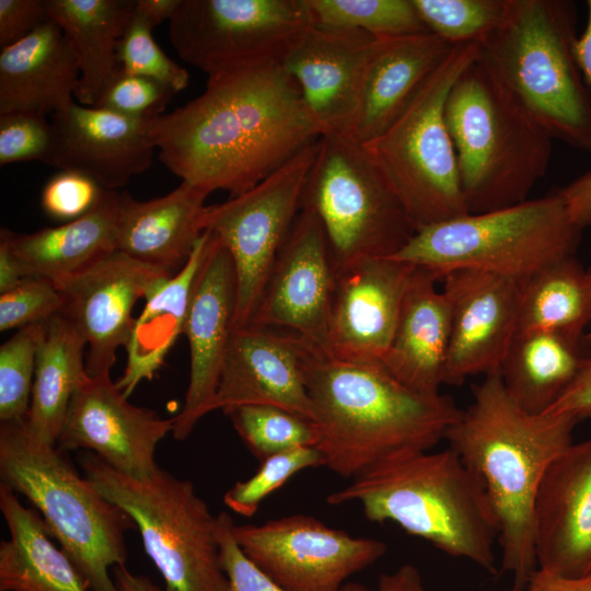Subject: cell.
I'll return each instance as SVG.
<instances>
[{
    "instance_id": "cell-44",
    "label": "cell",
    "mask_w": 591,
    "mask_h": 591,
    "mask_svg": "<svg viewBox=\"0 0 591 591\" xmlns=\"http://www.w3.org/2000/svg\"><path fill=\"white\" fill-rule=\"evenodd\" d=\"M61 309L62 297L53 281L25 277L13 289L0 293V331L46 323Z\"/></svg>"
},
{
    "instance_id": "cell-35",
    "label": "cell",
    "mask_w": 591,
    "mask_h": 591,
    "mask_svg": "<svg viewBox=\"0 0 591 591\" xmlns=\"http://www.w3.org/2000/svg\"><path fill=\"white\" fill-rule=\"evenodd\" d=\"M591 325V266L575 255L542 268L520 285L518 332H586Z\"/></svg>"
},
{
    "instance_id": "cell-38",
    "label": "cell",
    "mask_w": 591,
    "mask_h": 591,
    "mask_svg": "<svg viewBox=\"0 0 591 591\" xmlns=\"http://www.w3.org/2000/svg\"><path fill=\"white\" fill-rule=\"evenodd\" d=\"M428 31L455 46L480 43L506 20L511 0H413Z\"/></svg>"
},
{
    "instance_id": "cell-50",
    "label": "cell",
    "mask_w": 591,
    "mask_h": 591,
    "mask_svg": "<svg viewBox=\"0 0 591 591\" xmlns=\"http://www.w3.org/2000/svg\"><path fill=\"white\" fill-rule=\"evenodd\" d=\"M526 588L529 591H591V573L568 578L537 568Z\"/></svg>"
},
{
    "instance_id": "cell-31",
    "label": "cell",
    "mask_w": 591,
    "mask_h": 591,
    "mask_svg": "<svg viewBox=\"0 0 591 591\" xmlns=\"http://www.w3.org/2000/svg\"><path fill=\"white\" fill-rule=\"evenodd\" d=\"M0 510L10 537L0 543V591H90L80 572L51 541L34 508L0 483Z\"/></svg>"
},
{
    "instance_id": "cell-5",
    "label": "cell",
    "mask_w": 591,
    "mask_h": 591,
    "mask_svg": "<svg viewBox=\"0 0 591 591\" xmlns=\"http://www.w3.org/2000/svg\"><path fill=\"white\" fill-rule=\"evenodd\" d=\"M570 0H511L479 58L553 139L591 154V95L576 57Z\"/></svg>"
},
{
    "instance_id": "cell-57",
    "label": "cell",
    "mask_w": 591,
    "mask_h": 591,
    "mask_svg": "<svg viewBox=\"0 0 591 591\" xmlns=\"http://www.w3.org/2000/svg\"><path fill=\"white\" fill-rule=\"evenodd\" d=\"M511 591H529L528 588H513Z\"/></svg>"
},
{
    "instance_id": "cell-12",
    "label": "cell",
    "mask_w": 591,
    "mask_h": 591,
    "mask_svg": "<svg viewBox=\"0 0 591 591\" xmlns=\"http://www.w3.org/2000/svg\"><path fill=\"white\" fill-rule=\"evenodd\" d=\"M313 23L308 0H181L169 37L210 78L282 62Z\"/></svg>"
},
{
    "instance_id": "cell-34",
    "label": "cell",
    "mask_w": 591,
    "mask_h": 591,
    "mask_svg": "<svg viewBox=\"0 0 591 591\" xmlns=\"http://www.w3.org/2000/svg\"><path fill=\"white\" fill-rule=\"evenodd\" d=\"M85 347V341L62 315L57 314L45 323L26 416L34 439L57 444L71 397L89 379Z\"/></svg>"
},
{
    "instance_id": "cell-14",
    "label": "cell",
    "mask_w": 591,
    "mask_h": 591,
    "mask_svg": "<svg viewBox=\"0 0 591 591\" xmlns=\"http://www.w3.org/2000/svg\"><path fill=\"white\" fill-rule=\"evenodd\" d=\"M233 535L244 554L287 591H340L350 576L386 552L380 540L354 537L308 514L234 524Z\"/></svg>"
},
{
    "instance_id": "cell-15",
    "label": "cell",
    "mask_w": 591,
    "mask_h": 591,
    "mask_svg": "<svg viewBox=\"0 0 591 591\" xmlns=\"http://www.w3.org/2000/svg\"><path fill=\"white\" fill-rule=\"evenodd\" d=\"M172 276L116 251L85 271L55 283L62 297L59 314L86 344L89 376L111 375L117 349H126L130 340L136 302L146 301Z\"/></svg>"
},
{
    "instance_id": "cell-55",
    "label": "cell",
    "mask_w": 591,
    "mask_h": 591,
    "mask_svg": "<svg viewBox=\"0 0 591 591\" xmlns=\"http://www.w3.org/2000/svg\"><path fill=\"white\" fill-rule=\"evenodd\" d=\"M587 24L576 43V57L584 81L591 85V0L587 1Z\"/></svg>"
},
{
    "instance_id": "cell-16",
    "label": "cell",
    "mask_w": 591,
    "mask_h": 591,
    "mask_svg": "<svg viewBox=\"0 0 591 591\" xmlns=\"http://www.w3.org/2000/svg\"><path fill=\"white\" fill-rule=\"evenodd\" d=\"M336 271L323 227L302 208L250 323L294 333L327 354Z\"/></svg>"
},
{
    "instance_id": "cell-36",
    "label": "cell",
    "mask_w": 591,
    "mask_h": 591,
    "mask_svg": "<svg viewBox=\"0 0 591 591\" xmlns=\"http://www.w3.org/2000/svg\"><path fill=\"white\" fill-rule=\"evenodd\" d=\"M315 24L362 31L375 39L429 32L413 0H308Z\"/></svg>"
},
{
    "instance_id": "cell-20",
    "label": "cell",
    "mask_w": 591,
    "mask_h": 591,
    "mask_svg": "<svg viewBox=\"0 0 591 591\" xmlns=\"http://www.w3.org/2000/svg\"><path fill=\"white\" fill-rule=\"evenodd\" d=\"M415 268L393 257H375L337 270L326 355L349 362L381 363Z\"/></svg>"
},
{
    "instance_id": "cell-6",
    "label": "cell",
    "mask_w": 591,
    "mask_h": 591,
    "mask_svg": "<svg viewBox=\"0 0 591 591\" xmlns=\"http://www.w3.org/2000/svg\"><path fill=\"white\" fill-rule=\"evenodd\" d=\"M445 120L470 213L526 200L547 171L552 136L477 57L450 90Z\"/></svg>"
},
{
    "instance_id": "cell-33",
    "label": "cell",
    "mask_w": 591,
    "mask_h": 591,
    "mask_svg": "<svg viewBox=\"0 0 591 591\" xmlns=\"http://www.w3.org/2000/svg\"><path fill=\"white\" fill-rule=\"evenodd\" d=\"M135 5L132 0H45L48 18L62 30L78 61L79 104L94 106L117 69L116 47Z\"/></svg>"
},
{
    "instance_id": "cell-30",
    "label": "cell",
    "mask_w": 591,
    "mask_h": 591,
    "mask_svg": "<svg viewBox=\"0 0 591 591\" xmlns=\"http://www.w3.org/2000/svg\"><path fill=\"white\" fill-rule=\"evenodd\" d=\"M119 206L120 193L105 189L100 202L79 219L28 234L2 230L25 276L56 283L117 251Z\"/></svg>"
},
{
    "instance_id": "cell-10",
    "label": "cell",
    "mask_w": 591,
    "mask_h": 591,
    "mask_svg": "<svg viewBox=\"0 0 591 591\" xmlns=\"http://www.w3.org/2000/svg\"><path fill=\"white\" fill-rule=\"evenodd\" d=\"M85 477L124 510L164 579L163 591H227L212 514L190 480L158 468L147 478L116 471L94 453L81 456Z\"/></svg>"
},
{
    "instance_id": "cell-26",
    "label": "cell",
    "mask_w": 591,
    "mask_h": 591,
    "mask_svg": "<svg viewBox=\"0 0 591 591\" xmlns=\"http://www.w3.org/2000/svg\"><path fill=\"white\" fill-rule=\"evenodd\" d=\"M208 195L186 182L148 201L135 200L128 192L120 193L117 251L176 274L204 233L201 218Z\"/></svg>"
},
{
    "instance_id": "cell-41",
    "label": "cell",
    "mask_w": 591,
    "mask_h": 591,
    "mask_svg": "<svg viewBox=\"0 0 591 591\" xmlns=\"http://www.w3.org/2000/svg\"><path fill=\"white\" fill-rule=\"evenodd\" d=\"M152 30L134 12L116 47L117 65L127 73L153 79L177 93L188 86L189 74L160 48Z\"/></svg>"
},
{
    "instance_id": "cell-25",
    "label": "cell",
    "mask_w": 591,
    "mask_h": 591,
    "mask_svg": "<svg viewBox=\"0 0 591 591\" xmlns=\"http://www.w3.org/2000/svg\"><path fill=\"white\" fill-rule=\"evenodd\" d=\"M433 271L416 267L405 291L395 333L382 366L399 382L439 394L451 332V311Z\"/></svg>"
},
{
    "instance_id": "cell-22",
    "label": "cell",
    "mask_w": 591,
    "mask_h": 591,
    "mask_svg": "<svg viewBox=\"0 0 591 591\" xmlns=\"http://www.w3.org/2000/svg\"><path fill=\"white\" fill-rule=\"evenodd\" d=\"M311 344L291 332L247 323L234 326L213 410L273 405L313 421L303 360Z\"/></svg>"
},
{
    "instance_id": "cell-42",
    "label": "cell",
    "mask_w": 591,
    "mask_h": 591,
    "mask_svg": "<svg viewBox=\"0 0 591 591\" xmlns=\"http://www.w3.org/2000/svg\"><path fill=\"white\" fill-rule=\"evenodd\" d=\"M175 94L153 79L130 74L117 67L94 106L132 118L150 119L162 115Z\"/></svg>"
},
{
    "instance_id": "cell-18",
    "label": "cell",
    "mask_w": 591,
    "mask_h": 591,
    "mask_svg": "<svg viewBox=\"0 0 591 591\" xmlns=\"http://www.w3.org/2000/svg\"><path fill=\"white\" fill-rule=\"evenodd\" d=\"M451 332L443 384L461 385L472 375L499 372L517 334L520 285L477 269H454L443 277Z\"/></svg>"
},
{
    "instance_id": "cell-49",
    "label": "cell",
    "mask_w": 591,
    "mask_h": 591,
    "mask_svg": "<svg viewBox=\"0 0 591 591\" xmlns=\"http://www.w3.org/2000/svg\"><path fill=\"white\" fill-rule=\"evenodd\" d=\"M572 221L581 229L591 224V170L558 189Z\"/></svg>"
},
{
    "instance_id": "cell-13",
    "label": "cell",
    "mask_w": 591,
    "mask_h": 591,
    "mask_svg": "<svg viewBox=\"0 0 591 591\" xmlns=\"http://www.w3.org/2000/svg\"><path fill=\"white\" fill-rule=\"evenodd\" d=\"M317 141L251 189L206 207L202 230L219 240L234 265V326L251 322L275 260L302 209Z\"/></svg>"
},
{
    "instance_id": "cell-45",
    "label": "cell",
    "mask_w": 591,
    "mask_h": 591,
    "mask_svg": "<svg viewBox=\"0 0 591 591\" xmlns=\"http://www.w3.org/2000/svg\"><path fill=\"white\" fill-rule=\"evenodd\" d=\"M105 189L90 176L68 170L53 175L40 194V206L53 220L66 223L91 211Z\"/></svg>"
},
{
    "instance_id": "cell-23",
    "label": "cell",
    "mask_w": 591,
    "mask_h": 591,
    "mask_svg": "<svg viewBox=\"0 0 591 591\" xmlns=\"http://www.w3.org/2000/svg\"><path fill=\"white\" fill-rule=\"evenodd\" d=\"M533 534L537 568L568 578L591 573V437L572 442L547 467Z\"/></svg>"
},
{
    "instance_id": "cell-52",
    "label": "cell",
    "mask_w": 591,
    "mask_h": 591,
    "mask_svg": "<svg viewBox=\"0 0 591 591\" xmlns=\"http://www.w3.org/2000/svg\"><path fill=\"white\" fill-rule=\"evenodd\" d=\"M376 591H426L418 569L403 565L392 573L381 576Z\"/></svg>"
},
{
    "instance_id": "cell-53",
    "label": "cell",
    "mask_w": 591,
    "mask_h": 591,
    "mask_svg": "<svg viewBox=\"0 0 591 591\" xmlns=\"http://www.w3.org/2000/svg\"><path fill=\"white\" fill-rule=\"evenodd\" d=\"M181 0H136L135 13L144 19L152 27L170 20Z\"/></svg>"
},
{
    "instance_id": "cell-17",
    "label": "cell",
    "mask_w": 591,
    "mask_h": 591,
    "mask_svg": "<svg viewBox=\"0 0 591 591\" xmlns=\"http://www.w3.org/2000/svg\"><path fill=\"white\" fill-rule=\"evenodd\" d=\"M173 422L130 404L111 375L89 376L71 397L56 445L63 452L90 450L121 474L147 478L159 468L155 450Z\"/></svg>"
},
{
    "instance_id": "cell-56",
    "label": "cell",
    "mask_w": 591,
    "mask_h": 591,
    "mask_svg": "<svg viewBox=\"0 0 591 591\" xmlns=\"http://www.w3.org/2000/svg\"><path fill=\"white\" fill-rule=\"evenodd\" d=\"M340 591H371V590H369L362 584L350 582V583H345V586L343 587Z\"/></svg>"
},
{
    "instance_id": "cell-46",
    "label": "cell",
    "mask_w": 591,
    "mask_h": 591,
    "mask_svg": "<svg viewBox=\"0 0 591 591\" xmlns=\"http://www.w3.org/2000/svg\"><path fill=\"white\" fill-rule=\"evenodd\" d=\"M233 525L228 512L217 514V538L228 578L227 591H287L244 554L233 535Z\"/></svg>"
},
{
    "instance_id": "cell-3",
    "label": "cell",
    "mask_w": 591,
    "mask_h": 591,
    "mask_svg": "<svg viewBox=\"0 0 591 591\" xmlns=\"http://www.w3.org/2000/svg\"><path fill=\"white\" fill-rule=\"evenodd\" d=\"M305 385L325 466L355 478L404 452L429 451L460 417L450 396L419 393L379 362H349L310 345Z\"/></svg>"
},
{
    "instance_id": "cell-47",
    "label": "cell",
    "mask_w": 591,
    "mask_h": 591,
    "mask_svg": "<svg viewBox=\"0 0 591 591\" xmlns=\"http://www.w3.org/2000/svg\"><path fill=\"white\" fill-rule=\"evenodd\" d=\"M45 0H0V46L13 45L48 20Z\"/></svg>"
},
{
    "instance_id": "cell-39",
    "label": "cell",
    "mask_w": 591,
    "mask_h": 591,
    "mask_svg": "<svg viewBox=\"0 0 591 591\" xmlns=\"http://www.w3.org/2000/svg\"><path fill=\"white\" fill-rule=\"evenodd\" d=\"M45 323L19 328L0 347V421L26 418Z\"/></svg>"
},
{
    "instance_id": "cell-27",
    "label": "cell",
    "mask_w": 591,
    "mask_h": 591,
    "mask_svg": "<svg viewBox=\"0 0 591 591\" xmlns=\"http://www.w3.org/2000/svg\"><path fill=\"white\" fill-rule=\"evenodd\" d=\"M453 47L430 32L376 39L366 72L354 138L366 143L382 134Z\"/></svg>"
},
{
    "instance_id": "cell-40",
    "label": "cell",
    "mask_w": 591,
    "mask_h": 591,
    "mask_svg": "<svg viewBox=\"0 0 591 591\" xmlns=\"http://www.w3.org/2000/svg\"><path fill=\"white\" fill-rule=\"evenodd\" d=\"M321 465H325V460L315 447L297 448L271 455L260 462L254 475L235 483L224 494L223 502L235 513L252 517L262 501L294 474Z\"/></svg>"
},
{
    "instance_id": "cell-9",
    "label": "cell",
    "mask_w": 591,
    "mask_h": 591,
    "mask_svg": "<svg viewBox=\"0 0 591 591\" xmlns=\"http://www.w3.org/2000/svg\"><path fill=\"white\" fill-rule=\"evenodd\" d=\"M478 53L479 43L455 45L404 112L382 134L362 143L416 230L470 213L445 103Z\"/></svg>"
},
{
    "instance_id": "cell-43",
    "label": "cell",
    "mask_w": 591,
    "mask_h": 591,
    "mask_svg": "<svg viewBox=\"0 0 591 591\" xmlns=\"http://www.w3.org/2000/svg\"><path fill=\"white\" fill-rule=\"evenodd\" d=\"M55 132L46 115L11 112L0 115V165L40 161L49 165Z\"/></svg>"
},
{
    "instance_id": "cell-4",
    "label": "cell",
    "mask_w": 591,
    "mask_h": 591,
    "mask_svg": "<svg viewBox=\"0 0 591 591\" xmlns=\"http://www.w3.org/2000/svg\"><path fill=\"white\" fill-rule=\"evenodd\" d=\"M326 501H357L368 520L394 522L441 552L497 573V517L479 478L449 447L386 459L331 494Z\"/></svg>"
},
{
    "instance_id": "cell-2",
    "label": "cell",
    "mask_w": 591,
    "mask_h": 591,
    "mask_svg": "<svg viewBox=\"0 0 591 591\" xmlns=\"http://www.w3.org/2000/svg\"><path fill=\"white\" fill-rule=\"evenodd\" d=\"M578 419L568 414H531L507 393L499 372L473 389V402L444 434L479 478L497 517L501 570L514 588H526L537 569L533 513L552 461L572 443Z\"/></svg>"
},
{
    "instance_id": "cell-37",
    "label": "cell",
    "mask_w": 591,
    "mask_h": 591,
    "mask_svg": "<svg viewBox=\"0 0 591 591\" xmlns=\"http://www.w3.org/2000/svg\"><path fill=\"white\" fill-rule=\"evenodd\" d=\"M258 460L303 447H316L314 422L273 405H239L222 410Z\"/></svg>"
},
{
    "instance_id": "cell-1",
    "label": "cell",
    "mask_w": 591,
    "mask_h": 591,
    "mask_svg": "<svg viewBox=\"0 0 591 591\" xmlns=\"http://www.w3.org/2000/svg\"><path fill=\"white\" fill-rule=\"evenodd\" d=\"M159 160L207 193L235 197L323 135L281 62L207 79L205 91L149 119Z\"/></svg>"
},
{
    "instance_id": "cell-21",
    "label": "cell",
    "mask_w": 591,
    "mask_h": 591,
    "mask_svg": "<svg viewBox=\"0 0 591 591\" xmlns=\"http://www.w3.org/2000/svg\"><path fill=\"white\" fill-rule=\"evenodd\" d=\"M235 308L234 265L228 250L211 233L184 327L190 369L184 405L173 417L172 436L176 440L186 439L200 419L213 412L222 364L234 326Z\"/></svg>"
},
{
    "instance_id": "cell-54",
    "label": "cell",
    "mask_w": 591,
    "mask_h": 591,
    "mask_svg": "<svg viewBox=\"0 0 591 591\" xmlns=\"http://www.w3.org/2000/svg\"><path fill=\"white\" fill-rule=\"evenodd\" d=\"M113 577L119 591H162L147 576L134 573L126 566L115 567Z\"/></svg>"
},
{
    "instance_id": "cell-48",
    "label": "cell",
    "mask_w": 591,
    "mask_h": 591,
    "mask_svg": "<svg viewBox=\"0 0 591 591\" xmlns=\"http://www.w3.org/2000/svg\"><path fill=\"white\" fill-rule=\"evenodd\" d=\"M545 413L568 414L578 420L591 418V360L571 385Z\"/></svg>"
},
{
    "instance_id": "cell-28",
    "label": "cell",
    "mask_w": 591,
    "mask_h": 591,
    "mask_svg": "<svg viewBox=\"0 0 591 591\" xmlns=\"http://www.w3.org/2000/svg\"><path fill=\"white\" fill-rule=\"evenodd\" d=\"M79 66L62 30L48 19L0 51V115L54 114L73 102Z\"/></svg>"
},
{
    "instance_id": "cell-7",
    "label": "cell",
    "mask_w": 591,
    "mask_h": 591,
    "mask_svg": "<svg viewBox=\"0 0 591 591\" xmlns=\"http://www.w3.org/2000/svg\"><path fill=\"white\" fill-rule=\"evenodd\" d=\"M65 453L34 439L26 418L1 422L0 483L39 512L90 591H119L111 570L126 566L125 533L136 525Z\"/></svg>"
},
{
    "instance_id": "cell-24",
    "label": "cell",
    "mask_w": 591,
    "mask_h": 591,
    "mask_svg": "<svg viewBox=\"0 0 591 591\" xmlns=\"http://www.w3.org/2000/svg\"><path fill=\"white\" fill-rule=\"evenodd\" d=\"M148 123L73 101L53 114L49 165L85 174L104 189L117 190L152 164L157 147Z\"/></svg>"
},
{
    "instance_id": "cell-29",
    "label": "cell",
    "mask_w": 591,
    "mask_h": 591,
    "mask_svg": "<svg viewBox=\"0 0 591 591\" xmlns=\"http://www.w3.org/2000/svg\"><path fill=\"white\" fill-rule=\"evenodd\" d=\"M591 360V333L534 329L518 332L499 374L512 401L544 414Z\"/></svg>"
},
{
    "instance_id": "cell-8",
    "label": "cell",
    "mask_w": 591,
    "mask_h": 591,
    "mask_svg": "<svg viewBox=\"0 0 591 591\" xmlns=\"http://www.w3.org/2000/svg\"><path fill=\"white\" fill-rule=\"evenodd\" d=\"M582 229L571 219L559 190L416 231L393 258L442 277L477 269L519 285L542 268L575 255Z\"/></svg>"
},
{
    "instance_id": "cell-11",
    "label": "cell",
    "mask_w": 591,
    "mask_h": 591,
    "mask_svg": "<svg viewBox=\"0 0 591 591\" xmlns=\"http://www.w3.org/2000/svg\"><path fill=\"white\" fill-rule=\"evenodd\" d=\"M302 208L318 218L335 271L361 259L392 257L417 231L362 143L350 135L318 139Z\"/></svg>"
},
{
    "instance_id": "cell-32",
    "label": "cell",
    "mask_w": 591,
    "mask_h": 591,
    "mask_svg": "<svg viewBox=\"0 0 591 591\" xmlns=\"http://www.w3.org/2000/svg\"><path fill=\"white\" fill-rule=\"evenodd\" d=\"M211 233L204 231L185 265L147 300L126 347L127 361L116 385L129 397L143 380H152L181 334L194 286L206 258Z\"/></svg>"
},
{
    "instance_id": "cell-51",
    "label": "cell",
    "mask_w": 591,
    "mask_h": 591,
    "mask_svg": "<svg viewBox=\"0 0 591 591\" xmlns=\"http://www.w3.org/2000/svg\"><path fill=\"white\" fill-rule=\"evenodd\" d=\"M25 273L21 263L12 252L7 235L0 234V293L16 287L24 278Z\"/></svg>"
},
{
    "instance_id": "cell-19",
    "label": "cell",
    "mask_w": 591,
    "mask_h": 591,
    "mask_svg": "<svg viewBox=\"0 0 591 591\" xmlns=\"http://www.w3.org/2000/svg\"><path fill=\"white\" fill-rule=\"evenodd\" d=\"M375 42L359 30L313 23L283 58L323 135H354Z\"/></svg>"
}]
</instances>
